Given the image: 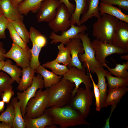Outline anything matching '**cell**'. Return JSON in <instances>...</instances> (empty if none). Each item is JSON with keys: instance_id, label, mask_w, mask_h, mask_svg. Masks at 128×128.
Listing matches in <instances>:
<instances>
[{"instance_id": "14", "label": "cell", "mask_w": 128, "mask_h": 128, "mask_svg": "<svg viewBox=\"0 0 128 128\" xmlns=\"http://www.w3.org/2000/svg\"><path fill=\"white\" fill-rule=\"evenodd\" d=\"M70 27L69 29L61 31L60 35L57 34L53 31L52 32L49 36V38L52 40L50 43L56 44L60 42L64 45L70 39L80 38L79 34L88 29L87 27L84 25L76 26L74 24H72Z\"/></svg>"}, {"instance_id": "24", "label": "cell", "mask_w": 128, "mask_h": 128, "mask_svg": "<svg viewBox=\"0 0 128 128\" xmlns=\"http://www.w3.org/2000/svg\"><path fill=\"white\" fill-rule=\"evenodd\" d=\"M35 73L29 66L23 69L22 77L17 87V90L22 92L32 84Z\"/></svg>"}, {"instance_id": "4", "label": "cell", "mask_w": 128, "mask_h": 128, "mask_svg": "<svg viewBox=\"0 0 128 128\" xmlns=\"http://www.w3.org/2000/svg\"><path fill=\"white\" fill-rule=\"evenodd\" d=\"M48 102L47 88L44 91L39 89L28 101L24 117L35 118L41 116L47 108Z\"/></svg>"}, {"instance_id": "15", "label": "cell", "mask_w": 128, "mask_h": 128, "mask_svg": "<svg viewBox=\"0 0 128 128\" xmlns=\"http://www.w3.org/2000/svg\"><path fill=\"white\" fill-rule=\"evenodd\" d=\"M112 44L128 53V23L119 21L113 35Z\"/></svg>"}, {"instance_id": "37", "label": "cell", "mask_w": 128, "mask_h": 128, "mask_svg": "<svg viewBox=\"0 0 128 128\" xmlns=\"http://www.w3.org/2000/svg\"><path fill=\"white\" fill-rule=\"evenodd\" d=\"M89 72V75L92 82L94 90V94L95 99L96 110L97 111L100 112L101 109V105L100 100V93L97 85L95 83L90 71Z\"/></svg>"}, {"instance_id": "7", "label": "cell", "mask_w": 128, "mask_h": 128, "mask_svg": "<svg viewBox=\"0 0 128 128\" xmlns=\"http://www.w3.org/2000/svg\"><path fill=\"white\" fill-rule=\"evenodd\" d=\"M30 39L32 43V47L31 49V58L30 66L35 70L40 65L39 56L42 48L45 46L47 43L46 37L38 30L31 27L29 32Z\"/></svg>"}, {"instance_id": "3", "label": "cell", "mask_w": 128, "mask_h": 128, "mask_svg": "<svg viewBox=\"0 0 128 128\" xmlns=\"http://www.w3.org/2000/svg\"><path fill=\"white\" fill-rule=\"evenodd\" d=\"M119 20L116 18L106 14L93 25L92 36L102 42L112 44L113 35Z\"/></svg>"}, {"instance_id": "23", "label": "cell", "mask_w": 128, "mask_h": 128, "mask_svg": "<svg viewBox=\"0 0 128 128\" xmlns=\"http://www.w3.org/2000/svg\"><path fill=\"white\" fill-rule=\"evenodd\" d=\"M74 0L76 4L74 11L70 19L71 25L76 24L78 26H80L81 25L80 21L81 15L85 14L88 9V0Z\"/></svg>"}, {"instance_id": "11", "label": "cell", "mask_w": 128, "mask_h": 128, "mask_svg": "<svg viewBox=\"0 0 128 128\" xmlns=\"http://www.w3.org/2000/svg\"><path fill=\"white\" fill-rule=\"evenodd\" d=\"M72 15L66 6L62 3L57 9L54 19L48 23L50 28L55 33L67 30L71 26Z\"/></svg>"}, {"instance_id": "49", "label": "cell", "mask_w": 128, "mask_h": 128, "mask_svg": "<svg viewBox=\"0 0 128 128\" xmlns=\"http://www.w3.org/2000/svg\"><path fill=\"white\" fill-rule=\"evenodd\" d=\"M3 44L2 42L0 41V48H3Z\"/></svg>"}, {"instance_id": "28", "label": "cell", "mask_w": 128, "mask_h": 128, "mask_svg": "<svg viewBox=\"0 0 128 128\" xmlns=\"http://www.w3.org/2000/svg\"><path fill=\"white\" fill-rule=\"evenodd\" d=\"M11 102L14 106L15 111V116L12 128H26L25 121L22 114L21 107L18 103V99L17 97L12 98Z\"/></svg>"}, {"instance_id": "33", "label": "cell", "mask_w": 128, "mask_h": 128, "mask_svg": "<svg viewBox=\"0 0 128 128\" xmlns=\"http://www.w3.org/2000/svg\"><path fill=\"white\" fill-rule=\"evenodd\" d=\"M7 29L13 42L23 49L27 50L29 49L27 44L24 41L16 32L11 22L9 21Z\"/></svg>"}, {"instance_id": "41", "label": "cell", "mask_w": 128, "mask_h": 128, "mask_svg": "<svg viewBox=\"0 0 128 128\" xmlns=\"http://www.w3.org/2000/svg\"><path fill=\"white\" fill-rule=\"evenodd\" d=\"M61 3H63L67 7L70 12L72 14L74 12L75 6L70 3L69 0H58Z\"/></svg>"}, {"instance_id": "50", "label": "cell", "mask_w": 128, "mask_h": 128, "mask_svg": "<svg viewBox=\"0 0 128 128\" xmlns=\"http://www.w3.org/2000/svg\"><path fill=\"white\" fill-rule=\"evenodd\" d=\"M3 13L2 12L1 9L0 8V16L2 15H3Z\"/></svg>"}, {"instance_id": "46", "label": "cell", "mask_w": 128, "mask_h": 128, "mask_svg": "<svg viewBox=\"0 0 128 128\" xmlns=\"http://www.w3.org/2000/svg\"><path fill=\"white\" fill-rule=\"evenodd\" d=\"M5 102L2 100L0 101V113L3 112L5 108Z\"/></svg>"}, {"instance_id": "48", "label": "cell", "mask_w": 128, "mask_h": 128, "mask_svg": "<svg viewBox=\"0 0 128 128\" xmlns=\"http://www.w3.org/2000/svg\"><path fill=\"white\" fill-rule=\"evenodd\" d=\"M5 63V61H0V71L2 69Z\"/></svg>"}, {"instance_id": "29", "label": "cell", "mask_w": 128, "mask_h": 128, "mask_svg": "<svg viewBox=\"0 0 128 128\" xmlns=\"http://www.w3.org/2000/svg\"><path fill=\"white\" fill-rule=\"evenodd\" d=\"M64 45L61 43L57 46L59 51L56 58L55 59L59 63H62L68 66L71 67L72 60L70 50L67 47L64 46Z\"/></svg>"}, {"instance_id": "5", "label": "cell", "mask_w": 128, "mask_h": 128, "mask_svg": "<svg viewBox=\"0 0 128 128\" xmlns=\"http://www.w3.org/2000/svg\"><path fill=\"white\" fill-rule=\"evenodd\" d=\"M94 96V93L91 89L79 87L69 103V105L78 110L86 119L90 113Z\"/></svg>"}, {"instance_id": "17", "label": "cell", "mask_w": 128, "mask_h": 128, "mask_svg": "<svg viewBox=\"0 0 128 128\" xmlns=\"http://www.w3.org/2000/svg\"><path fill=\"white\" fill-rule=\"evenodd\" d=\"M23 118L26 128H44L54 124L52 117L46 110L43 114L38 117Z\"/></svg>"}, {"instance_id": "36", "label": "cell", "mask_w": 128, "mask_h": 128, "mask_svg": "<svg viewBox=\"0 0 128 128\" xmlns=\"http://www.w3.org/2000/svg\"><path fill=\"white\" fill-rule=\"evenodd\" d=\"M14 82L7 74L0 71V91L3 92L12 86V84Z\"/></svg>"}, {"instance_id": "51", "label": "cell", "mask_w": 128, "mask_h": 128, "mask_svg": "<svg viewBox=\"0 0 128 128\" xmlns=\"http://www.w3.org/2000/svg\"><path fill=\"white\" fill-rule=\"evenodd\" d=\"M2 92L0 91V96H1Z\"/></svg>"}, {"instance_id": "31", "label": "cell", "mask_w": 128, "mask_h": 128, "mask_svg": "<svg viewBox=\"0 0 128 128\" xmlns=\"http://www.w3.org/2000/svg\"><path fill=\"white\" fill-rule=\"evenodd\" d=\"M15 114V109L11 102L8 104L5 110L0 115V121L4 122L10 126L13 124Z\"/></svg>"}, {"instance_id": "47", "label": "cell", "mask_w": 128, "mask_h": 128, "mask_svg": "<svg viewBox=\"0 0 128 128\" xmlns=\"http://www.w3.org/2000/svg\"><path fill=\"white\" fill-rule=\"evenodd\" d=\"M121 59H124L127 61L128 60V55H123L121 56Z\"/></svg>"}, {"instance_id": "19", "label": "cell", "mask_w": 128, "mask_h": 128, "mask_svg": "<svg viewBox=\"0 0 128 128\" xmlns=\"http://www.w3.org/2000/svg\"><path fill=\"white\" fill-rule=\"evenodd\" d=\"M128 91L127 87L119 88H109L103 108L107 107L110 105L117 107L123 96Z\"/></svg>"}, {"instance_id": "39", "label": "cell", "mask_w": 128, "mask_h": 128, "mask_svg": "<svg viewBox=\"0 0 128 128\" xmlns=\"http://www.w3.org/2000/svg\"><path fill=\"white\" fill-rule=\"evenodd\" d=\"M9 22L3 14L0 16V38H5V31L7 29Z\"/></svg>"}, {"instance_id": "16", "label": "cell", "mask_w": 128, "mask_h": 128, "mask_svg": "<svg viewBox=\"0 0 128 128\" xmlns=\"http://www.w3.org/2000/svg\"><path fill=\"white\" fill-rule=\"evenodd\" d=\"M65 45L69 50L71 55V67L74 66L79 69L85 70V68L82 65L78 57L79 54L84 53L83 44L80 38L70 39Z\"/></svg>"}, {"instance_id": "12", "label": "cell", "mask_w": 128, "mask_h": 128, "mask_svg": "<svg viewBox=\"0 0 128 128\" xmlns=\"http://www.w3.org/2000/svg\"><path fill=\"white\" fill-rule=\"evenodd\" d=\"M3 55L6 58L13 60L18 66L22 69L30 66L31 58V49H23L13 42L9 50Z\"/></svg>"}, {"instance_id": "18", "label": "cell", "mask_w": 128, "mask_h": 128, "mask_svg": "<svg viewBox=\"0 0 128 128\" xmlns=\"http://www.w3.org/2000/svg\"><path fill=\"white\" fill-rule=\"evenodd\" d=\"M0 8L5 17L9 21H23V15L20 13L17 8L14 7L9 0H1Z\"/></svg>"}, {"instance_id": "44", "label": "cell", "mask_w": 128, "mask_h": 128, "mask_svg": "<svg viewBox=\"0 0 128 128\" xmlns=\"http://www.w3.org/2000/svg\"><path fill=\"white\" fill-rule=\"evenodd\" d=\"M13 5L17 8L18 6L24 0H9Z\"/></svg>"}, {"instance_id": "32", "label": "cell", "mask_w": 128, "mask_h": 128, "mask_svg": "<svg viewBox=\"0 0 128 128\" xmlns=\"http://www.w3.org/2000/svg\"><path fill=\"white\" fill-rule=\"evenodd\" d=\"M42 65L45 68L51 69L55 73L60 76L63 75L69 69L67 66L59 64L55 59L47 62Z\"/></svg>"}, {"instance_id": "8", "label": "cell", "mask_w": 128, "mask_h": 128, "mask_svg": "<svg viewBox=\"0 0 128 128\" xmlns=\"http://www.w3.org/2000/svg\"><path fill=\"white\" fill-rule=\"evenodd\" d=\"M91 45L95 51V58L97 62L101 66L107 68L108 66L105 63V59L108 56L114 54L128 53L112 44L103 42L96 39L91 42Z\"/></svg>"}, {"instance_id": "6", "label": "cell", "mask_w": 128, "mask_h": 128, "mask_svg": "<svg viewBox=\"0 0 128 128\" xmlns=\"http://www.w3.org/2000/svg\"><path fill=\"white\" fill-rule=\"evenodd\" d=\"M79 36L83 44L84 53L79 54V59L83 65L82 66L86 68L88 71L95 73L94 71L97 68L101 66L97 62L95 58V52L91 45L90 39L88 33L85 34V32L79 33Z\"/></svg>"}, {"instance_id": "30", "label": "cell", "mask_w": 128, "mask_h": 128, "mask_svg": "<svg viewBox=\"0 0 128 128\" xmlns=\"http://www.w3.org/2000/svg\"><path fill=\"white\" fill-rule=\"evenodd\" d=\"M105 77L107 81V86L109 88H119L127 87L128 86V79H125L121 77L112 76L107 70Z\"/></svg>"}, {"instance_id": "34", "label": "cell", "mask_w": 128, "mask_h": 128, "mask_svg": "<svg viewBox=\"0 0 128 128\" xmlns=\"http://www.w3.org/2000/svg\"><path fill=\"white\" fill-rule=\"evenodd\" d=\"M108 71L112 74L116 76L121 77L125 79H128V61L123 63L122 64H117L115 68H107Z\"/></svg>"}, {"instance_id": "43", "label": "cell", "mask_w": 128, "mask_h": 128, "mask_svg": "<svg viewBox=\"0 0 128 128\" xmlns=\"http://www.w3.org/2000/svg\"><path fill=\"white\" fill-rule=\"evenodd\" d=\"M6 53V51L3 48H0V61H5L6 58L3 55Z\"/></svg>"}, {"instance_id": "45", "label": "cell", "mask_w": 128, "mask_h": 128, "mask_svg": "<svg viewBox=\"0 0 128 128\" xmlns=\"http://www.w3.org/2000/svg\"><path fill=\"white\" fill-rule=\"evenodd\" d=\"M0 128H11V127L6 123L2 122V123H0Z\"/></svg>"}, {"instance_id": "10", "label": "cell", "mask_w": 128, "mask_h": 128, "mask_svg": "<svg viewBox=\"0 0 128 128\" xmlns=\"http://www.w3.org/2000/svg\"><path fill=\"white\" fill-rule=\"evenodd\" d=\"M68 68L69 70L63 75L62 78L74 83L75 86L72 91L73 97L82 83L84 84L86 89H91L93 85L89 75L86 74L85 70L79 69L73 66Z\"/></svg>"}, {"instance_id": "9", "label": "cell", "mask_w": 128, "mask_h": 128, "mask_svg": "<svg viewBox=\"0 0 128 128\" xmlns=\"http://www.w3.org/2000/svg\"><path fill=\"white\" fill-rule=\"evenodd\" d=\"M44 87L42 76L39 73L34 76L31 85L22 92H18L17 97L19 101L18 103L21 107L23 118L26 113V109L27 104L30 99L34 96L36 92L39 89Z\"/></svg>"}, {"instance_id": "21", "label": "cell", "mask_w": 128, "mask_h": 128, "mask_svg": "<svg viewBox=\"0 0 128 128\" xmlns=\"http://www.w3.org/2000/svg\"><path fill=\"white\" fill-rule=\"evenodd\" d=\"M34 70L35 73L40 74L43 77L44 87L46 88L57 84L61 79V76H58L53 72L48 70L41 65Z\"/></svg>"}, {"instance_id": "38", "label": "cell", "mask_w": 128, "mask_h": 128, "mask_svg": "<svg viewBox=\"0 0 128 128\" xmlns=\"http://www.w3.org/2000/svg\"><path fill=\"white\" fill-rule=\"evenodd\" d=\"M101 2L117 5L123 10L128 11V0H101Z\"/></svg>"}, {"instance_id": "13", "label": "cell", "mask_w": 128, "mask_h": 128, "mask_svg": "<svg viewBox=\"0 0 128 128\" xmlns=\"http://www.w3.org/2000/svg\"><path fill=\"white\" fill-rule=\"evenodd\" d=\"M61 3L58 0H44L36 15L37 21L49 23L55 18Z\"/></svg>"}, {"instance_id": "22", "label": "cell", "mask_w": 128, "mask_h": 128, "mask_svg": "<svg viewBox=\"0 0 128 128\" xmlns=\"http://www.w3.org/2000/svg\"><path fill=\"white\" fill-rule=\"evenodd\" d=\"M107 70L101 66L96 68L94 70L98 78L97 85L100 93V100L101 108H103L107 91V84L106 82L105 77Z\"/></svg>"}, {"instance_id": "1", "label": "cell", "mask_w": 128, "mask_h": 128, "mask_svg": "<svg viewBox=\"0 0 128 128\" xmlns=\"http://www.w3.org/2000/svg\"><path fill=\"white\" fill-rule=\"evenodd\" d=\"M46 110L52 117L54 124L58 125L60 128L90 125L78 110L70 105L61 107H51Z\"/></svg>"}, {"instance_id": "20", "label": "cell", "mask_w": 128, "mask_h": 128, "mask_svg": "<svg viewBox=\"0 0 128 128\" xmlns=\"http://www.w3.org/2000/svg\"><path fill=\"white\" fill-rule=\"evenodd\" d=\"M99 10L101 15L103 14H107L128 23V15L124 14L120 9L113 5L101 2L99 4Z\"/></svg>"}, {"instance_id": "52", "label": "cell", "mask_w": 128, "mask_h": 128, "mask_svg": "<svg viewBox=\"0 0 128 128\" xmlns=\"http://www.w3.org/2000/svg\"></svg>"}, {"instance_id": "25", "label": "cell", "mask_w": 128, "mask_h": 128, "mask_svg": "<svg viewBox=\"0 0 128 128\" xmlns=\"http://www.w3.org/2000/svg\"><path fill=\"white\" fill-rule=\"evenodd\" d=\"M99 0H88V7L87 10L80 18L81 25L93 17L97 19L101 17V15L99 10Z\"/></svg>"}, {"instance_id": "35", "label": "cell", "mask_w": 128, "mask_h": 128, "mask_svg": "<svg viewBox=\"0 0 128 128\" xmlns=\"http://www.w3.org/2000/svg\"><path fill=\"white\" fill-rule=\"evenodd\" d=\"M16 31L23 40L27 44L30 41L29 32L23 23V21H14L11 22Z\"/></svg>"}, {"instance_id": "26", "label": "cell", "mask_w": 128, "mask_h": 128, "mask_svg": "<svg viewBox=\"0 0 128 128\" xmlns=\"http://www.w3.org/2000/svg\"><path fill=\"white\" fill-rule=\"evenodd\" d=\"M44 0H24L17 7L20 14L27 15L29 12L37 13Z\"/></svg>"}, {"instance_id": "42", "label": "cell", "mask_w": 128, "mask_h": 128, "mask_svg": "<svg viewBox=\"0 0 128 128\" xmlns=\"http://www.w3.org/2000/svg\"><path fill=\"white\" fill-rule=\"evenodd\" d=\"M115 106H111V110L110 113L108 118L105 120V123L104 126L103 127L104 128H110V126L109 124V122L110 118L112 115V113L114 109L116 107Z\"/></svg>"}, {"instance_id": "27", "label": "cell", "mask_w": 128, "mask_h": 128, "mask_svg": "<svg viewBox=\"0 0 128 128\" xmlns=\"http://www.w3.org/2000/svg\"><path fill=\"white\" fill-rule=\"evenodd\" d=\"M1 70L9 74L14 81L19 83L22 75V70L17 65H13L10 60H6Z\"/></svg>"}, {"instance_id": "40", "label": "cell", "mask_w": 128, "mask_h": 128, "mask_svg": "<svg viewBox=\"0 0 128 128\" xmlns=\"http://www.w3.org/2000/svg\"><path fill=\"white\" fill-rule=\"evenodd\" d=\"M3 93H2L1 98L5 103L8 104L14 94V91L13 90V86H11L5 90Z\"/></svg>"}, {"instance_id": "2", "label": "cell", "mask_w": 128, "mask_h": 128, "mask_svg": "<svg viewBox=\"0 0 128 128\" xmlns=\"http://www.w3.org/2000/svg\"><path fill=\"white\" fill-rule=\"evenodd\" d=\"M75 86L73 83L62 78L57 84L47 88V108L61 107L69 104L73 97L72 91Z\"/></svg>"}]
</instances>
